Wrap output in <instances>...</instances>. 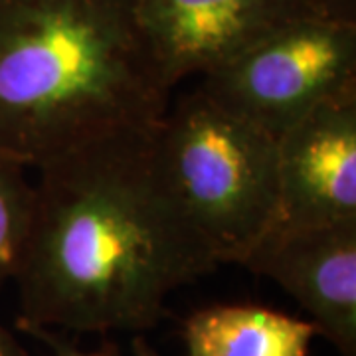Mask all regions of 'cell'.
I'll return each mask as SVG.
<instances>
[{"instance_id": "cell-1", "label": "cell", "mask_w": 356, "mask_h": 356, "mask_svg": "<svg viewBox=\"0 0 356 356\" xmlns=\"http://www.w3.org/2000/svg\"><path fill=\"white\" fill-rule=\"evenodd\" d=\"M154 129L36 168L32 224L14 277L20 323L145 331L165 317L170 293L216 269L161 182Z\"/></svg>"}, {"instance_id": "cell-2", "label": "cell", "mask_w": 356, "mask_h": 356, "mask_svg": "<svg viewBox=\"0 0 356 356\" xmlns=\"http://www.w3.org/2000/svg\"><path fill=\"white\" fill-rule=\"evenodd\" d=\"M170 91L135 0H0V153L28 168L151 131Z\"/></svg>"}, {"instance_id": "cell-3", "label": "cell", "mask_w": 356, "mask_h": 356, "mask_svg": "<svg viewBox=\"0 0 356 356\" xmlns=\"http://www.w3.org/2000/svg\"><path fill=\"white\" fill-rule=\"evenodd\" d=\"M153 159L218 266H242L277 218V139L198 86L166 109Z\"/></svg>"}, {"instance_id": "cell-4", "label": "cell", "mask_w": 356, "mask_h": 356, "mask_svg": "<svg viewBox=\"0 0 356 356\" xmlns=\"http://www.w3.org/2000/svg\"><path fill=\"white\" fill-rule=\"evenodd\" d=\"M200 88L275 139L356 88V24L305 16L202 77Z\"/></svg>"}, {"instance_id": "cell-5", "label": "cell", "mask_w": 356, "mask_h": 356, "mask_svg": "<svg viewBox=\"0 0 356 356\" xmlns=\"http://www.w3.org/2000/svg\"><path fill=\"white\" fill-rule=\"evenodd\" d=\"M135 10L172 89L186 77L214 74L271 32L315 14L307 0H135Z\"/></svg>"}, {"instance_id": "cell-6", "label": "cell", "mask_w": 356, "mask_h": 356, "mask_svg": "<svg viewBox=\"0 0 356 356\" xmlns=\"http://www.w3.org/2000/svg\"><path fill=\"white\" fill-rule=\"evenodd\" d=\"M243 267L275 281L343 356H356V220L271 226Z\"/></svg>"}, {"instance_id": "cell-7", "label": "cell", "mask_w": 356, "mask_h": 356, "mask_svg": "<svg viewBox=\"0 0 356 356\" xmlns=\"http://www.w3.org/2000/svg\"><path fill=\"white\" fill-rule=\"evenodd\" d=\"M343 220H356V88L321 103L277 139L275 224Z\"/></svg>"}, {"instance_id": "cell-8", "label": "cell", "mask_w": 356, "mask_h": 356, "mask_svg": "<svg viewBox=\"0 0 356 356\" xmlns=\"http://www.w3.org/2000/svg\"><path fill=\"white\" fill-rule=\"evenodd\" d=\"M317 329L259 305H216L184 325L188 356H307Z\"/></svg>"}, {"instance_id": "cell-9", "label": "cell", "mask_w": 356, "mask_h": 356, "mask_svg": "<svg viewBox=\"0 0 356 356\" xmlns=\"http://www.w3.org/2000/svg\"><path fill=\"white\" fill-rule=\"evenodd\" d=\"M28 166L0 153V289L16 277L34 212Z\"/></svg>"}, {"instance_id": "cell-10", "label": "cell", "mask_w": 356, "mask_h": 356, "mask_svg": "<svg viewBox=\"0 0 356 356\" xmlns=\"http://www.w3.org/2000/svg\"><path fill=\"white\" fill-rule=\"evenodd\" d=\"M18 329L24 331L26 334H30V337H34V339H38L40 343L46 344L54 356H123L115 344H105L99 350H81L70 339H65L64 334L51 331L50 327H38V325L18 321Z\"/></svg>"}, {"instance_id": "cell-11", "label": "cell", "mask_w": 356, "mask_h": 356, "mask_svg": "<svg viewBox=\"0 0 356 356\" xmlns=\"http://www.w3.org/2000/svg\"><path fill=\"white\" fill-rule=\"evenodd\" d=\"M307 4L317 16L356 24V0H307Z\"/></svg>"}, {"instance_id": "cell-12", "label": "cell", "mask_w": 356, "mask_h": 356, "mask_svg": "<svg viewBox=\"0 0 356 356\" xmlns=\"http://www.w3.org/2000/svg\"><path fill=\"white\" fill-rule=\"evenodd\" d=\"M0 356H30L2 323H0Z\"/></svg>"}, {"instance_id": "cell-13", "label": "cell", "mask_w": 356, "mask_h": 356, "mask_svg": "<svg viewBox=\"0 0 356 356\" xmlns=\"http://www.w3.org/2000/svg\"><path fill=\"white\" fill-rule=\"evenodd\" d=\"M129 356H159V355L154 353L153 348H151V344L147 343L143 337H135L133 346H131V355Z\"/></svg>"}]
</instances>
